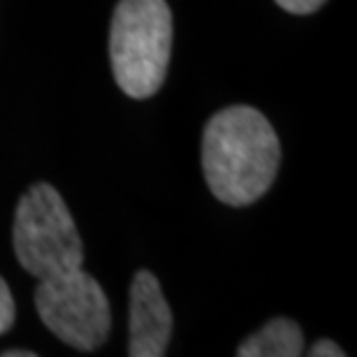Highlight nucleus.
Masks as SVG:
<instances>
[{
	"label": "nucleus",
	"mask_w": 357,
	"mask_h": 357,
	"mask_svg": "<svg viewBox=\"0 0 357 357\" xmlns=\"http://www.w3.org/2000/svg\"><path fill=\"white\" fill-rule=\"evenodd\" d=\"M278 162L281 144L265 114L234 105L209 119L202 135V169L220 202L253 204L271 188Z\"/></svg>",
	"instance_id": "obj_1"
},
{
	"label": "nucleus",
	"mask_w": 357,
	"mask_h": 357,
	"mask_svg": "<svg viewBox=\"0 0 357 357\" xmlns=\"http://www.w3.org/2000/svg\"><path fill=\"white\" fill-rule=\"evenodd\" d=\"M172 54V12L165 0H121L109 31V59L119 89L135 100L162 86Z\"/></svg>",
	"instance_id": "obj_2"
},
{
	"label": "nucleus",
	"mask_w": 357,
	"mask_h": 357,
	"mask_svg": "<svg viewBox=\"0 0 357 357\" xmlns=\"http://www.w3.org/2000/svg\"><path fill=\"white\" fill-rule=\"evenodd\" d=\"M19 265L35 278L68 274L84 265V246L66 199L52 183H35L19 199L12 225Z\"/></svg>",
	"instance_id": "obj_3"
},
{
	"label": "nucleus",
	"mask_w": 357,
	"mask_h": 357,
	"mask_svg": "<svg viewBox=\"0 0 357 357\" xmlns=\"http://www.w3.org/2000/svg\"><path fill=\"white\" fill-rule=\"evenodd\" d=\"M35 306L52 334L77 351L91 353L109 337L112 313L105 290L82 267L40 278Z\"/></svg>",
	"instance_id": "obj_4"
},
{
	"label": "nucleus",
	"mask_w": 357,
	"mask_h": 357,
	"mask_svg": "<svg viewBox=\"0 0 357 357\" xmlns=\"http://www.w3.org/2000/svg\"><path fill=\"white\" fill-rule=\"evenodd\" d=\"M172 339V311L151 271L142 269L130 285V357H162Z\"/></svg>",
	"instance_id": "obj_5"
},
{
	"label": "nucleus",
	"mask_w": 357,
	"mask_h": 357,
	"mask_svg": "<svg viewBox=\"0 0 357 357\" xmlns=\"http://www.w3.org/2000/svg\"><path fill=\"white\" fill-rule=\"evenodd\" d=\"M304 353V334L297 323L288 318H274L241 341L239 357H297Z\"/></svg>",
	"instance_id": "obj_6"
},
{
	"label": "nucleus",
	"mask_w": 357,
	"mask_h": 357,
	"mask_svg": "<svg viewBox=\"0 0 357 357\" xmlns=\"http://www.w3.org/2000/svg\"><path fill=\"white\" fill-rule=\"evenodd\" d=\"M14 318H17V309H14L12 292L7 288L5 278L0 276V334H5L10 330L14 325Z\"/></svg>",
	"instance_id": "obj_7"
},
{
	"label": "nucleus",
	"mask_w": 357,
	"mask_h": 357,
	"mask_svg": "<svg viewBox=\"0 0 357 357\" xmlns=\"http://www.w3.org/2000/svg\"><path fill=\"white\" fill-rule=\"evenodd\" d=\"M274 3L290 14H311L318 7H323L325 0H274Z\"/></svg>",
	"instance_id": "obj_8"
},
{
	"label": "nucleus",
	"mask_w": 357,
	"mask_h": 357,
	"mask_svg": "<svg viewBox=\"0 0 357 357\" xmlns=\"http://www.w3.org/2000/svg\"><path fill=\"white\" fill-rule=\"evenodd\" d=\"M309 355L311 357H344L346 351H344V348H339L330 339H320L309 348Z\"/></svg>",
	"instance_id": "obj_9"
},
{
	"label": "nucleus",
	"mask_w": 357,
	"mask_h": 357,
	"mask_svg": "<svg viewBox=\"0 0 357 357\" xmlns=\"http://www.w3.org/2000/svg\"><path fill=\"white\" fill-rule=\"evenodd\" d=\"M3 357H35L33 351H5Z\"/></svg>",
	"instance_id": "obj_10"
}]
</instances>
